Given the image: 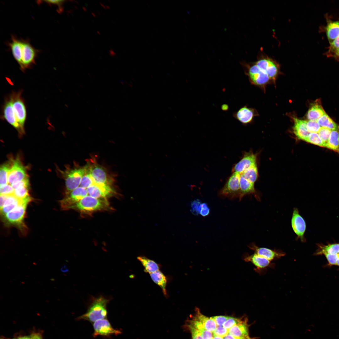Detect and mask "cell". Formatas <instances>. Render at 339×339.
<instances>
[{
  "label": "cell",
  "instance_id": "17",
  "mask_svg": "<svg viewBox=\"0 0 339 339\" xmlns=\"http://www.w3.org/2000/svg\"><path fill=\"white\" fill-rule=\"evenodd\" d=\"M245 260L253 264L256 267V271L261 274H264L267 268L274 266V264L271 263V261L255 253L246 256Z\"/></svg>",
  "mask_w": 339,
  "mask_h": 339
},
{
  "label": "cell",
  "instance_id": "36",
  "mask_svg": "<svg viewBox=\"0 0 339 339\" xmlns=\"http://www.w3.org/2000/svg\"><path fill=\"white\" fill-rule=\"evenodd\" d=\"M331 130L328 128L321 127L318 132V135L326 147L330 137Z\"/></svg>",
  "mask_w": 339,
  "mask_h": 339
},
{
  "label": "cell",
  "instance_id": "6",
  "mask_svg": "<svg viewBox=\"0 0 339 339\" xmlns=\"http://www.w3.org/2000/svg\"><path fill=\"white\" fill-rule=\"evenodd\" d=\"M87 165L88 170L95 184L111 186L112 181L103 167L95 162Z\"/></svg>",
  "mask_w": 339,
  "mask_h": 339
},
{
  "label": "cell",
  "instance_id": "14",
  "mask_svg": "<svg viewBox=\"0 0 339 339\" xmlns=\"http://www.w3.org/2000/svg\"><path fill=\"white\" fill-rule=\"evenodd\" d=\"M291 222L292 229L297 236V239H300L301 241L304 242L305 241L304 234L306 229V223L299 214L297 208L293 209Z\"/></svg>",
  "mask_w": 339,
  "mask_h": 339
},
{
  "label": "cell",
  "instance_id": "45",
  "mask_svg": "<svg viewBox=\"0 0 339 339\" xmlns=\"http://www.w3.org/2000/svg\"><path fill=\"white\" fill-rule=\"evenodd\" d=\"M30 339H42L40 334H34L30 335Z\"/></svg>",
  "mask_w": 339,
  "mask_h": 339
},
{
  "label": "cell",
  "instance_id": "26",
  "mask_svg": "<svg viewBox=\"0 0 339 339\" xmlns=\"http://www.w3.org/2000/svg\"><path fill=\"white\" fill-rule=\"evenodd\" d=\"M137 259L144 267V271L149 274L159 270V265L155 261L144 256H139Z\"/></svg>",
  "mask_w": 339,
  "mask_h": 339
},
{
  "label": "cell",
  "instance_id": "27",
  "mask_svg": "<svg viewBox=\"0 0 339 339\" xmlns=\"http://www.w3.org/2000/svg\"><path fill=\"white\" fill-rule=\"evenodd\" d=\"M318 249L315 253L316 255L338 254L339 251V244H328L326 245L318 244Z\"/></svg>",
  "mask_w": 339,
  "mask_h": 339
},
{
  "label": "cell",
  "instance_id": "30",
  "mask_svg": "<svg viewBox=\"0 0 339 339\" xmlns=\"http://www.w3.org/2000/svg\"><path fill=\"white\" fill-rule=\"evenodd\" d=\"M240 175L251 182L254 184L258 176V170L256 164L248 168Z\"/></svg>",
  "mask_w": 339,
  "mask_h": 339
},
{
  "label": "cell",
  "instance_id": "47",
  "mask_svg": "<svg viewBox=\"0 0 339 339\" xmlns=\"http://www.w3.org/2000/svg\"><path fill=\"white\" fill-rule=\"evenodd\" d=\"M221 109L223 111H226L229 109V106L227 104H223L222 105Z\"/></svg>",
  "mask_w": 339,
  "mask_h": 339
},
{
  "label": "cell",
  "instance_id": "5",
  "mask_svg": "<svg viewBox=\"0 0 339 339\" xmlns=\"http://www.w3.org/2000/svg\"><path fill=\"white\" fill-rule=\"evenodd\" d=\"M110 300L103 296L93 298L86 313L78 318L93 322L106 318L107 311V305Z\"/></svg>",
  "mask_w": 339,
  "mask_h": 339
},
{
  "label": "cell",
  "instance_id": "50",
  "mask_svg": "<svg viewBox=\"0 0 339 339\" xmlns=\"http://www.w3.org/2000/svg\"><path fill=\"white\" fill-rule=\"evenodd\" d=\"M336 265H337V266H339V256H338V259H337V262H336Z\"/></svg>",
  "mask_w": 339,
  "mask_h": 339
},
{
  "label": "cell",
  "instance_id": "35",
  "mask_svg": "<svg viewBox=\"0 0 339 339\" xmlns=\"http://www.w3.org/2000/svg\"><path fill=\"white\" fill-rule=\"evenodd\" d=\"M29 186H24L14 189L13 195L19 200H24L30 197Z\"/></svg>",
  "mask_w": 339,
  "mask_h": 339
},
{
  "label": "cell",
  "instance_id": "29",
  "mask_svg": "<svg viewBox=\"0 0 339 339\" xmlns=\"http://www.w3.org/2000/svg\"><path fill=\"white\" fill-rule=\"evenodd\" d=\"M317 121L320 126L331 130L339 129V126L326 113L320 118Z\"/></svg>",
  "mask_w": 339,
  "mask_h": 339
},
{
  "label": "cell",
  "instance_id": "9",
  "mask_svg": "<svg viewBox=\"0 0 339 339\" xmlns=\"http://www.w3.org/2000/svg\"><path fill=\"white\" fill-rule=\"evenodd\" d=\"M255 63L261 70L267 74L269 78L274 79L278 74V64L276 61L267 56H261Z\"/></svg>",
  "mask_w": 339,
  "mask_h": 339
},
{
  "label": "cell",
  "instance_id": "34",
  "mask_svg": "<svg viewBox=\"0 0 339 339\" xmlns=\"http://www.w3.org/2000/svg\"><path fill=\"white\" fill-rule=\"evenodd\" d=\"M94 184L95 182L93 179L88 170L87 166L86 173L81 180L79 186L86 189L89 186Z\"/></svg>",
  "mask_w": 339,
  "mask_h": 339
},
{
  "label": "cell",
  "instance_id": "51",
  "mask_svg": "<svg viewBox=\"0 0 339 339\" xmlns=\"http://www.w3.org/2000/svg\"><path fill=\"white\" fill-rule=\"evenodd\" d=\"M338 255H339V252H338Z\"/></svg>",
  "mask_w": 339,
  "mask_h": 339
},
{
  "label": "cell",
  "instance_id": "48",
  "mask_svg": "<svg viewBox=\"0 0 339 339\" xmlns=\"http://www.w3.org/2000/svg\"><path fill=\"white\" fill-rule=\"evenodd\" d=\"M15 339H30V336H25L19 337Z\"/></svg>",
  "mask_w": 339,
  "mask_h": 339
},
{
  "label": "cell",
  "instance_id": "2",
  "mask_svg": "<svg viewBox=\"0 0 339 339\" xmlns=\"http://www.w3.org/2000/svg\"><path fill=\"white\" fill-rule=\"evenodd\" d=\"M22 91L13 92L5 99L1 118L16 128L23 132L27 116L25 103L22 97Z\"/></svg>",
  "mask_w": 339,
  "mask_h": 339
},
{
  "label": "cell",
  "instance_id": "37",
  "mask_svg": "<svg viewBox=\"0 0 339 339\" xmlns=\"http://www.w3.org/2000/svg\"><path fill=\"white\" fill-rule=\"evenodd\" d=\"M306 127L310 133L318 132L321 128L320 126L317 121L314 120H309L307 121Z\"/></svg>",
  "mask_w": 339,
  "mask_h": 339
},
{
  "label": "cell",
  "instance_id": "11",
  "mask_svg": "<svg viewBox=\"0 0 339 339\" xmlns=\"http://www.w3.org/2000/svg\"><path fill=\"white\" fill-rule=\"evenodd\" d=\"M239 174L233 173L222 189L221 194L224 196L232 197H239Z\"/></svg>",
  "mask_w": 339,
  "mask_h": 339
},
{
  "label": "cell",
  "instance_id": "16",
  "mask_svg": "<svg viewBox=\"0 0 339 339\" xmlns=\"http://www.w3.org/2000/svg\"><path fill=\"white\" fill-rule=\"evenodd\" d=\"M247 73L251 81L258 85L267 83L269 78L267 74L261 70L255 64L248 67Z\"/></svg>",
  "mask_w": 339,
  "mask_h": 339
},
{
  "label": "cell",
  "instance_id": "22",
  "mask_svg": "<svg viewBox=\"0 0 339 339\" xmlns=\"http://www.w3.org/2000/svg\"><path fill=\"white\" fill-rule=\"evenodd\" d=\"M320 101V100L317 101L309 109L307 115L309 120L317 121L326 114Z\"/></svg>",
  "mask_w": 339,
  "mask_h": 339
},
{
  "label": "cell",
  "instance_id": "39",
  "mask_svg": "<svg viewBox=\"0 0 339 339\" xmlns=\"http://www.w3.org/2000/svg\"><path fill=\"white\" fill-rule=\"evenodd\" d=\"M43 2L50 5H56L58 7V12H61L63 10V5L65 2L64 0H46Z\"/></svg>",
  "mask_w": 339,
  "mask_h": 339
},
{
  "label": "cell",
  "instance_id": "43",
  "mask_svg": "<svg viewBox=\"0 0 339 339\" xmlns=\"http://www.w3.org/2000/svg\"><path fill=\"white\" fill-rule=\"evenodd\" d=\"M201 204V202L198 200H195L191 202V211L193 214H196L199 213V207Z\"/></svg>",
  "mask_w": 339,
  "mask_h": 339
},
{
  "label": "cell",
  "instance_id": "25",
  "mask_svg": "<svg viewBox=\"0 0 339 339\" xmlns=\"http://www.w3.org/2000/svg\"><path fill=\"white\" fill-rule=\"evenodd\" d=\"M149 274L153 282L161 288L163 294L166 295L167 280L165 276L159 270Z\"/></svg>",
  "mask_w": 339,
  "mask_h": 339
},
{
  "label": "cell",
  "instance_id": "44",
  "mask_svg": "<svg viewBox=\"0 0 339 339\" xmlns=\"http://www.w3.org/2000/svg\"><path fill=\"white\" fill-rule=\"evenodd\" d=\"M8 196L0 195V208L1 209L3 206Z\"/></svg>",
  "mask_w": 339,
  "mask_h": 339
},
{
  "label": "cell",
  "instance_id": "13",
  "mask_svg": "<svg viewBox=\"0 0 339 339\" xmlns=\"http://www.w3.org/2000/svg\"><path fill=\"white\" fill-rule=\"evenodd\" d=\"M31 199L25 200L5 215V218L10 224H18L22 223L26 207Z\"/></svg>",
  "mask_w": 339,
  "mask_h": 339
},
{
  "label": "cell",
  "instance_id": "1",
  "mask_svg": "<svg viewBox=\"0 0 339 339\" xmlns=\"http://www.w3.org/2000/svg\"><path fill=\"white\" fill-rule=\"evenodd\" d=\"M250 325L245 317H208L196 308L184 328L190 332L191 339H256L250 336Z\"/></svg>",
  "mask_w": 339,
  "mask_h": 339
},
{
  "label": "cell",
  "instance_id": "4",
  "mask_svg": "<svg viewBox=\"0 0 339 339\" xmlns=\"http://www.w3.org/2000/svg\"><path fill=\"white\" fill-rule=\"evenodd\" d=\"M112 208L107 199L96 198L87 195L70 208L79 212L81 215H90L99 211H108Z\"/></svg>",
  "mask_w": 339,
  "mask_h": 339
},
{
  "label": "cell",
  "instance_id": "24",
  "mask_svg": "<svg viewBox=\"0 0 339 339\" xmlns=\"http://www.w3.org/2000/svg\"><path fill=\"white\" fill-rule=\"evenodd\" d=\"M326 31L330 44L339 35V20L329 21L326 27Z\"/></svg>",
  "mask_w": 339,
  "mask_h": 339
},
{
  "label": "cell",
  "instance_id": "46",
  "mask_svg": "<svg viewBox=\"0 0 339 339\" xmlns=\"http://www.w3.org/2000/svg\"><path fill=\"white\" fill-rule=\"evenodd\" d=\"M60 271L63 272H67L69 271V270L66 266L65 265L61 268Z\"/></svg>",
  "mask_w": 339,
  "mask_h": 339
},
{
  "label": "cell",
  "instance_id": "12",
  "mask_svg": "<svg viewBox=\"0 0 339 339\" xmlns=\"http://www.w3.org/2000/svg\"><path fill=\"white\" fill-rule=\"evenodd\" d=\"M28 178L25 169L18 158L13 161L8 173V184L22 180Z\"/></svg>",
  "mask_w": 339,
  "mask_h": 339
},
{
  "label": "cell",
  "instance_id": "52",
  "mask_svg": "<svg viewBox=\"0 0 339 339\" xmlns=\"http://www.w3.org/2000/svg\"></svg>",
  "mask_w": 339,
  "mask_h": 339
},
{
  "label": "cell",
  "instance_id": "40",
  "mask_svg": "<svg viewBox=\"0 0 339 339\" xmlns=\"http://www.w3.org/2000/svg\"><path fill=\"white\" fill-rule=\"evenodd\" d=\"M11 186L14 189L24 186H29V179L27 178L22 180L13 183Z\"/></svg>",
  "mask_w": 339,
  "mask_h": 339
},
{
  "label": "cell",
  "instance_id": "19",
  "mask_svg": "<svg viewBox=\"0 0 339 339\" xmlns=\"http://www.w3.org/2000/svg\"><path fill=\"white\" fill-rule=\"evenodd\" d=\"M249 247L254 251L255 253L271 261L280 258L284 256L285 254L284 252L281 251L272 250L264 247H258L254 244H251Z\"/></svg>",
  "mask_w": 339,
  "mask_h": 339
},
{
  "label": "cell",
  "instance_id": "49",
  "mask_svg": "<svg viewBox=\"0 0 339 339\" xmlns=\"http://www.w3.org/2000/svg\"><path fill=\"white\" fill-rule=\"evenodd\" d=\"M334 57L337 60L339 61V51L335 55Z\"/></svg>",
  "mask_w": 339,
  "mask_h": 339
},
{
  "label": "cell",
  "instance_id": "7",
  "mask_svg": "<svg viewBox=\"0 0 339 339\" xmlns=\"http://www.w3.org/2000/svg\"><path fill=\"white\" fill-rule=\"evenodd\" d=\"M87 166V165L84 167L74 168L68 172L65 180L66 193L79 186L81 180L86 173Z\"/></svg>",
  "mask_w": 339,
  "mask_h": 339
},
{
  "label": "cell",
  "instance_id": "42",
  "mask_svg": "<svg viewBox=\"0 0 339 339\" xmlns=\"http://www.w3.org/2000/svg\"><path fill=\"white\" fill-rule=\"evenodd\" d=\"M326 257L328 263L330 265H336L339 255L336 254H324Z\"/></svg>",
  "mask_w": 339,
  "mask_h": 339
},
{
  "label": "cell",
  "instance_id": "15",
  "mask_svg": "<svg viewBox=\"0 0 339 339\" xmlns=\"http://www.w3.org/2000/svg\"><path fill=\"white\" fill-rule=\"evenodd\" d=\"M86 190L89 195L96 198L108 199L115 195L116 193L111 186L95 183L87 188Z\"/></svg>",
  "mask_w": 339,
  "mask_h": 339
},
{
  "label": "cell",
  "instance_id": "3",
  "mask_svg": "<svg viewBox=\"0 0 339 339\" xmlns=\"http://www.w3.org/2000/svg\"><path fill=\"white\" fill-rule=\"evenodd\" d=\"M8 46L20 69L24 71L35 63L38 51L28 40L12 36Z\"/></svg>",
  "mask_w": 339,
  "mask_h": 339
},
{
  "label": "cell",
  "instance_id": "21",
  "mask_svg": "<svg viewBox=\"0 0 339 339\" xmlns=\"http://www.w3.org/2000/svg\"><path fill=\"white\" fill-rule=\"evenodd\" d=\"M254 115L253 110L246 106L241 107L233 114L234 118L244 124L250 123Z\"/></svg>",
  "mask_w": 339,
  "mask_h": 339
},
{
  "label": "cell",
  "instance_id": "31",
  "mask_svg": "<svg viewBox=\"0 0 339 339\" xmlns=\"http://www.w3.org/2000/svg\"><path fill=\"white\" fill-rule=\"evenodd\" d=\"M11 167L8 164H5L1 166L0 170V185L8 184V177Z\"/></svg>",
  "mask_w": 339,
  "mask_h": 339
},
{
  "label": "cell",
  "instance_id": "20",
  "mask_svg": "<svg viewBox=\"0 0 339 339\" xmlns=\"http://www.w3.org/2000/svg\"><path fill=\"white\" fill-rule=\"evenodd\" d=\"M293 119L294 124L293 129L294 134L298 139L306 141L310 133L306 127L307 121L296 118Z\"/></svg>",
  "mask_w": 339,
  "mask_h": 339
},
{
  "label": "cell",
  "instance_id": "18",
  "mask_svg": "<svg viewBox=\"0 0 339 339\" xmlns=\"http://www.w3.org/2000/svg\"><path fill=\"white\" fill-rule=\"evenodd\" d=\"M256 155L251 152L245 153L242 159L233 168V173L240 174L250 167L256 164Z\"/></svg>",
  "mask_w": 339,
  "mask_h": 339
},
{
  "label": "cell",
  "instance_id": "32",
  "mask_svg": "<svg viewBox=\"0 0 339 339\" xmlns=\"http://www.w3.org/2000/svg\"><path fill=\"white\" fill-rule=\"evenodd\" d=\"M330 44L328 51L326 53V55L328 57H334L335 55L339 51V35Z\"/></svg>",
  "mask_w": 339,
  "mask_h": 339
},
{
  "label": "cell",
  "instance_id": "8",
  "mask_svg": "<svg viewBox=\"0 0 339 339\" xmlns=\"http://www.w3.org/2000/svg\"><path fill=\"white\" fill-rule=\"evenodd\" d=\"M86 189L79 186L70 192L60 201L61 208L63 210L70 209L71 207L88 195Z\"/></svg>",
  "mask_w": 339,
  "mask_h": 339
},
{
  "label": "cell",
  "instance_id": "23",
  "mask_svg": "<svg viewBox=\"0 0 339 339\" xmlns=\"http://www.w3.org/2000/svg\"><path fill=\"white\" fill-rule=\"evenodd\" d=\"M239 185L240 194L239 199L240 200H241L245 195L254 193L255 192L254 184L249 181L240 174Z\"/></svg>",
  "mask_w": 339,
  "mask_h": 339
},
{
  "label": "cell",
  "instance_id": "33",
  "mask_svg": "<svg viewBox=\"0 0 339 339\" xmlns=\"http://www.w3.org/2000/svg\"><path fill=\"white\" fill-rule=\"evenodd\" d=\"M306 141L321 147H326L325 144L317 133H310Z\"/></svg>",
  "mask_w": 339,
  "mask_h": 339
},
{
  "label": "cell",
  "instance_id": "38",
  "mask_svg": "<svg viewBox=\"0 0 339 339\" xmlns=\"http://www.w3.org/2000/svg\"><path fill=\"white\" fill-rule=\"evenodd\" d=\"M14 189L9 184L0 185V195H10L13 194Z\"/></svg>",
  "mask_w": 339,
  "mask_h": 339
},
{
  "label": "cell",
  "instance_id": "28",
  "mask_svg": "<svg viewBox=\"0 0 339 339\" xmlns=\"http://www.w3.org/2000/svg\"><path fill=\"white\" fill-rule=\"evenodd\" d=\"M326 148L339 154V129L331 131Z\"/></svg>",
  "mask_w": 339,
  "mask_h": 339
},
{
  "label": "cell",
  "instance_id": "10",
  "mask_svg": "<svg viewBox=\"0 0 339 339\" xmlns=\"http://www.w3.org/2000/svg\"><path fill=\"white\" fill-rule=\"evenodd\" d=\"M93 326L94 329L93 336L94 337L98 336H110L121 333L120 331L113 328L109 321L106 319L95 321L93 323Z\"/></svg>",
  "mask_w": 339,
  "mask_h": 339
},
{
  "label": "cell",
  "instance_id": "41",
  "mask_svg": "<svg viewBox=\"0 0 339 339\" xmlns=\"http://www.w3.org/2000/svg\"><path fill=\"white\" fill-rule=\"evenodd\" d=\"M209 212L210 209L207 204L206 203H201L199 207V213L202 216H206L209 214Z\"/></svg>",
  "mask_w": 339,
  "mask_h": 339
}]
</instances>
